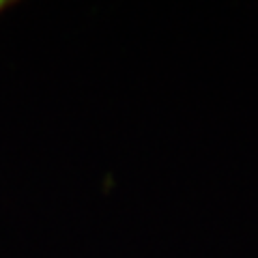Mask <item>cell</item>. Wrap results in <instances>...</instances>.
Returning <instances> with one entry per match:
<instances>
[{"instance_id":"6da1fadb","label":"cell","mask_w":258,"mask_h":258,"mask_svg":"<svg viewBox=\"0 0 258 258\" xmlns=\"http://www.w3.org/2000/svg\"><path fill=\"white\" fill-rule=\"evenodd\" d=\"M11 5H13V3H5V0H0V13H3L7 7H11Z\"/></svg>"}]
</instances>
